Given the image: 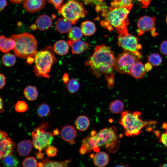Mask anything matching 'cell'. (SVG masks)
<instances>
[{
	"instance_id": "2e32d148",
	"label": "cell",
	"mask_w": 167,
	"mask_h": 167,
	"mask_svg": "<svg viewBox=\"0 0 167 167\" xmlns=\"http://www.w3.org/2000/svg\"><path fill=\"white\" fill-rule=\"evenodd\" d=\"M15 45V41L13 39L2 35L0 36V50L2 53H7L14 50Z\"/></svg>"
},
{
	"instance_id": "e0dca14e",
	"label": "cell",
	"mask_w": 167,
	"mask_h": 167,
	"mask_svg": "<svg viewBox=\"0 0 167 167\" xmlns=\"http://www.w3.org/2000/svg\"><path fill=\"white\" fill-rule=\"evenodd\" d=\"M52 24V20L47 15L42 14L39 15L36 20L38 28L41 31L47 30L50 28Z\"/></svg>"
},
{
	"instance_id": "7402d4cb",
	"label": "cell",
	"mask_w": 167,
	"mask_h": 167,
	"mask_svg": "<svg viewBox=\"0 0 167 167\" xmlns=\"http://www.w3.org/2000/svg\"><path fill=\"white\" fill-rule=\"evenodd\" d=\"M53 49L54 52L57 54L63 56L68 52L69 45L67 42L65 41L60 40L54 44Z\"/></svg>"
},
{
	"instance_id": "681fc988",
	"label": "cell",
	"mask_w": 167,
	"mask_h": 167,
	"mask_svg": "<svg viewBox=\"0 0 167 167\" xmlns=\"http://www.w3.org/2000/svg\"><path fill=\"white\" fill-rule=\"evenodd\" d=\"M34 61V58L33 57H29L27 58V62L28 63L31 64Z\"/></svg>"
},
{
	"instance_id": "b9f144b4",
	"label": "cell",
	"mask_w": 167,
	"mask_h": 167,
	"mask_svg": "<svg viewBox=\"0 0 167 167\" xmlns=\"http://www.w3.org/2000/svg\"><path fill=\"white\" fill-rule=\"evenodd\" d=\"M159 141L167 147V129L160 136Z\"/></svg>"
},
{
	"instance_id": "60d3db41",
	"label": "cell",
	"mask_w": 167,
	"mask_h": 167,
	"mask_svg": "<svg viewBox=\"0 0 167 167\" xmlns=\"http://www.w3.org/2000/svg\"><path fill=\"white\" fill-rule=\"evenodd\" d=\"M49 2L54 6L56 9H58L64 0H48Z\"/></svg>"
},
{
	"instance_id": "d4e9b609",
	"label": "cell",
	"mask_w": 167,
	"mask_h": 167,
	"mask_svg": "<svg viewBox=\"0 0 167 167\" xmlns=\"http://www.w3.org/2000/svg\"><path fill=\"white\" fill-rule=\"evenodd\" d=\"M71 159L62 161H54L49 160L47 158L43 159L41 161L43 167H66L69 165V163Z\"/></svg>"
},
{
	"instance_id": "7a4b0ae2",
	"label": "cell",
	"mask_w": 167,
	"mask_h": 167,
	"mask_svg": "<svg viewBox=\"0 0 167 167\" xmlns=\"http://www.w3.org/2000/svg\"><path fill=\"white\" fill-rule=\"evenodd\" d=\"M114 53L111 47L105 45H98L95 48L93 54L85 62L93 75L100 77L113 72L116 59Z\"/></svg>"
},
{
	"instance_id": "f35d334b",
	"label": "cell",
	"mask_w": 167,
	"mask_h": 167,
	"mask_svg": "<svg viewBox=\"0 0 167 167\" xmlns=\"http://www.w3.org/2000/svg\"><path fill=\"white\" fill-rule=\"evenodd\" d=\"M159 49L163 54L167 56V40L161 42Z\"/></svg>"
},
{
	"instance_id": "d590c367",
	"label": "cell",
	"mask_w": 167,
	"mask_h": 167,
	"mask_svg": "<svg viewBox=\"0 0 167 167\" xmlns=\"http://www.w3.org/2000/svg\"><path fill=\"white\" fill-rule=\"evenodd\" d=\"M28 105L26 103L23 101H18L15 105V109L19 113H23L27 110Z\"/></svg>"
},
{
	"instance_id": "ee69618b",
	"label": "cell",
	"mask_w": 167,
	"mask_h": 167,
	"mask_svg": "<svg viewBox=\"0 0 167 167\" xmlns=\"http://www.w3.org/2000/svg\"><path fill=\"white\" fill-rule=\"evenodd\" d=\"M6 77L3 74L0 73V89L2 88L6 84Z\"/></svg>"
},
{
	"instance_id": "d6986e66",
	"label": "cell",
	"mask_w": 167,
	"mask_h": 167,
	"mask_svg": "<svg viewBox=\"0 0 167 167\" xmlns=\"http://www.w3.org/2000/svg\"><path fill=\"white\" fill-rule=\"evenodd\" d=\"M93 158L94 164L99 167L105 166L108 165L109 162L108 154L104 152H97L94 156Z\"/></svg>"
},
{
	"instance_id": "ba28073f",
	"label": "cell",
	"mask_w": 167,
	"mask_h": 167,
	"mask_svg": "<svg viewBox=\"0 0 167 167\" xmlns=\"http://www.w3.org/2000/svg\"><path fill=\"white\" fill-rule=\"evenodd\" d=\"M49 125L48 122H44L32 132L33 145L38 151L45 150L53 139V134L46 130Z\"/></svg>"
},
{
	"instance_id": "f5cc1de1",
	"label": "cell",
	"mask_w": 167,
	"mask_h": 167,
	"mask_svg": "<svg viewBox=\"0 0 167 167\" xmlns=\"http://www.w3.org/2000/svg\"><path fill=\"white\" fill-rule=\"evenodd\" d=\"M59 130L58 129H56L53 131V135H57L59 133Z\"/></svg>"
},
{
	"instance_id": "cb8c5ba5",
	"label": "cell",
	"mask_w": 167,
	"mask_h": 167,
	"mask_svg": "<svg viewBox=\"0 0 167 167\" xmlns=\"http://www.w3.org/2000/svg\"><path fill=\"white\" fill-rule=\"evenodd\" d=\"M81 29L84 35L90 36L95 33L96 28L93 23L89 21H86L81 23Z\"/></svg>"
},
{
	"instance_id": "e575fe53",
	"label": "cell",
	"mask_w": 167,
	"mask_h": 167,
	"mask_svg": "<svg viewBox=\"0 0 167 167\" xmlns=\"http://www.w3.org/2000/svg\"><path fill=\"white\" fill-rule=\"evenodd\" d=\"M23 167H37L38 163L36 159L32 156L26 158L22 163Z\"/></svg>"
},
{
	"instance_id": "ac0fdd59",
	"label": "cell",
	"mask_w": 167,
	"mask_h": 167,
	"mask_svg": "<svg viewBox=\"0 0 167 167\" xmlns=\"http://www.w3.org/2000/svg\"><path fill=\"white\" fill-rule=\"evenodd\" d=\"M32 143L28 139H25L19 143L17 145V151L21 156H28L31 152L32 148Z\"/></svg>"
},
{
	"instance_id": "484cf974",
	"label": "cell",
	"mask_w": 167,
	"mask_h": 167,
	"mask_svg": "<svg viewBox=\"0 0 167 167\" xmlns=\"http://www.w3.org/2000/svg\"><path fill=\"white\" fill-rule=\"evenodd\" d=\"M24 94L27 100L30 101H34L37 99L38 93L36 88L32 86L29 85L24 89Z\"/></svg>"
},
{
	"instance_id": "52a82bcc",
	"label": "cell",
	"mask_w": 167,
	"mask_h": 167,
	"mask_svg": "<svg viewBox=\"0 0 167 167\" xmlns=\"http://www.w3.org/2000/svg\"><path fill=\"white\" fill-rule=\"evenodd\" d=\"M58 13L64 18L75 24L87 13L84 4L78 0H70L58 9Z\"/></svg>"
},
{
	"instance_id": "277c9868",
	"label": "cell",
	"mask_w": 167,
	"mask_h": 167,
	"mask_svg": "<svg viewBox=\"0 0 167 167\" xmlns=\"http://www.w3.org/2000/svg\"><path fill=\"white\" fill-rule=\"evenodd\" d=\"M141 115V112L138 111L126 110L122 112L118 122L124 128L126 135L131 137L138 135L146 126L156 123L155 121H143Z\"/></svg>"
},
{
	"instance_id": "4316f807",
	"label": "cell",
	"mask_w": 167,
	"mask_h": 167,
	"mask_svg": "<svg viewBox=\"0 0 167 167\" xmlns=\"http://www.w3.org/2000/svg\"><path fill=\"white\" fill-rule=\"evenodd\" d=\"M2 160L3 165L6 167H16L19 165V161L16 156L12 153L4 157Z\"/></svg>"
},
{
	"instance_id": "5b68a950",
	"label": "cell",
	"mask_w": 167,
	"mask_h": 167,
	"mask_svg": "<svg viewBox=\"0 0 167 167\" xmlns=\"http://www.w3.org/2000/svg\"><path fill=\"white\" fill-rule=\"evenodd\" d=\"M15 42L14 52L17 57L27 59L29 57H34L37 49V42L32 34L27 32L13 34L10 37Z\"/></svg>"
},
{
	"instance_id": "30bf717a",
	"label": "cell",
	"mask_w": 167,
	"mask_h": 167,
	"mask_svg": "<svg viewBox=\"0 0 167 167\" xmlns=\"http://www.w3.org/2000/svg\"><path fill=\"white\" fill-rule=\"evenodd\" d=\"M119 46L126 51L133 53L139 58L141 55L139 50L142 48V45L138 43V38L131 33L125 35H119L117 38Z\"/></svg>"
},
{
	"instance_id": "7bdbcfd3",
	"label": "cell",
	"mask_w": 167,
	"mask_h": 167,
	"mask_svg": "<svg viewBox=\"0 0 167 167\" xmlns=\"http://www.w3.org/2000/svg\"><path fill=\"white\" fill-rule=\"evenodd\" d=\"M141 4L142 8H147L149 5L151 0H137Z\"/></svg>"
},
{
	"instance_id": "4dcf8cb0",
	"label": "cell",
	"mask_w": 167,
	"mask_h": 167,
	"mask_svg": "<svg viewBox=\"0 0 167 167\" xmlns=\"http://www.w3.org/2000/svg\"><path fill=\"white\" fill-rule=\"evenodd\" d=\"M36 112L40 117H44L50 114V109L48 104L44 103L38 106L36 109Z\"/></svg>"
},
{
	"instance_id": "3957f363",
	"label": "cell",
	"mask_w": 167,
	"mask_h": 167,
	"mask_svg": "<svg viewBox=\"0 0 167 167\" xmlns=\"http://www.w3.org/2000/svg\"><path fill=\"white\" fill-rule=\"evenodd\" d=\"M117 138V130L115 126L104 128L93 135L84 138L82 141L79 152L82 155L92 150L97 152L99 147L103 146H110L116 141Z\"/></svg>"
},
{
	"instance_id": "bcb514c9",
	"label": "cell",
	"mask_w": 167,
	"mask_h": 167,
	"mask_svg": "<svg viewBox=\"0 0 167 167\" xmlns=\"http://www.w3.org/2000/svg\"><path fill=\"white\" fill-rule=\"evenodd\" d=\"M62 80L63 83L66 84L70 80L68 74L65 73L62 76Z\"/></svg>"
},
{
	"instance_id": "816d5d0a",
	"label": "cell",
	"mask_w": 167,
	"mask_h": 167,
	"mask_svg": "<svg viewBox=\"0 0 167 167\" xmlns=\"http://www.w3.org/2000/svg\"><path fill=\"white\" fill-rule=\"evenodd\" d=\"M13 4H19L21 3L24 0H10Z\"/></svg>"
},
{
	"instance_id": "9c48e42d",
	"label": "cell",
	"mask_w": 167,
	"mask_h": 167,
	"mask_svg": "<svg viewBox=\"0 0 167 167\" xmlns=\"http://www.w3.org/2000/svg\"><path fill=\"white\" fill-rule=\"evenodd\" d=\"M139 58L133 53L128 51L119 54L116 58L114 69L121 74H130L132 67Z\"/></svg>"
},
{
	"instance_id": "7dc6e473",
	"label": "cell",
	"mask_w": 167,
	"mask_h": 167,
	"mask_svg": "<svg viewBox=\"0 0 167 167\" xmlns=\"http://www.w3.org/2000/svg\"><path fill=\"white\" fill-rule=\"evenodd\" d=\"M146 71L149 72L151 71L152 68V65L149 62L146 63L144 65Z\"/></svg>"
},
{
	"instance_id": "5bb4252c",
	"label": "cell",
	"mask_w": 167,
	"mask_h": 167,
	"mask_svg": "<svg viewBox=\"0 0 167 167\" xmlns=\"http://www.w3.org/2000/svg\"><path fill=\"white\" fill-rule=\"evenodd\" d=\"M69 46L72 48V52L73 54H80L87 50L89 45L87 42L81 41H67Z\"/></svg>"
},
{
	"instance_id": "f1b7e54d",
	"label": "cell",
	"mask_w": 167,
	"mask_h": 167,
	"mask_svg": "<svg viewBox=\"0 0 167 167\" xmlns=\"http://www.w3.org/2000/svg\"><path fill=\"white\" fill-rule=\"evenodd\" d=\"M68 32V37L71 41L79 40L82 37L81 28L77 26L71 28Z\"/></svg>"
},
{
	"instance_id": "db71d44e",
	"label": "cell",
	"mask_w": 167,
	"mask_h": 167,
	"mask_svg": "<svg viewBox=\"0 0 167 167\" xmlns=\"http://www.w3.org/2000/svg\"><path fill=\"white\" fill-rule=\"evenodd\" d=\"M161 166L162 167H167V163L165 164L161 165Z\"/></svg>"
},
{
	"instance_id": "8992f818",
	"label": "cell",
	"mask_w": 167,
	"mask_h": 167,
	"mask_svg": "<svg viewBox=\"0 0 167 167\" xmlns=\"http://www.w3.org/2000/svg\"><path fill=\"white\" fill-rule=\"evenodd\" d=\"M51 47L46 49L36 51L34 58V72L38 77L49 78V74L52 65L57 62L56 59L51 50Z\"/></svg>"
},
{
	"instance_id": "44dd1931",
	"label": "cell",
	"mask_w": 167,
	"mask_h": 167,
	"mask_svg": "<svg viewBox=\"0 0 167 167\" xmlns=\"http://www.w3.org/2000/svg\"><path fill=\"white\" fill-rule=\"evenodd\" d=\"M145 71L143 64L141 62H137L132 67L130 74L134 78L139 79L144 76Z\"/></svg>"
},
{
	"instance_id": "9a60e30c",
	"label": "cell",
	"mask_w": 167,
	"mask_h": 167,
	"mask_svg": "<svg viewBox=\"0 0 167 167\" xmlns=\"http://www.w3.org/2000/svg\"><path fill=\"white\" fill-rule=\"evenodd\" d=\"M77 134V132L75 127L69 125L63 126L60 133L62 139L65 141L69 142L74 140Z\"/></svg>"
},
{
	"instance_id": "7c38bea8",
	"label": "cell",
	"mask_w": 167,
	"mask_h": 167,
	"mask_svg": "<svg viewBox=\"0 0 167 167\" xmlns=\"http://www.w3.org/2000/svg\"><path fill=\"white\" fill-rule=\"evenodd\" d=\"M15 146V142L6 133L0 130V160L12 153Z\"/></svg>"
},
{
	"instance_id": "83f0119b",
	"label": "cell",
	"mask_w": 167,
	"mask_h": 167,
	"mask_svg": "<svg viewBox=\"0 0 167 167\" xmlns=\"http://www.w3.org/2000/svg\"><path fill=\"white\" fill-rule=\"evenodd\" d=\"M109 110L113 113H121L124 108L123 102L120 100H116L112 101L109 106Z\"/></svg>"
},
{
	"instance_id": "4fadbf2b",
	"label": "cell",
	"mask_w": 167,
	"mask_h": 167,
	"mask_svg": "<svg viewBox=\"0 0 167 167\" xmlns=\"http://www.w3.org/2000/svg\"><path fill=\"white\" fill-rule=\"evenodd\" d=\"M45 3V0H24L23 4L26 11L35 13L42 9Z\"/></svg>"
},
{
	"instance_id": "ffe728a7",
	"label": "cell",
	"mask_w": 167,
	"mask_h": 167,
	"mask_svg": "<svg viewBox=\"0 0 167 167\" xmlns=\"http://www.w3.org/2000/svg\"><path fill=\"white\" fill-rule=\"evenodd\" d=\"M71 23L68 20L60 18L56 21L55 27L57 31L61 33L68 32L72 28Z\"/></svg>"
},
{
	"instance_id": "836d02e7",
	"label": "cell",
	"mask_w": 167,
	"mask_h": 167,
	"mask_svg": "<svg viewBox=\"0 0 167 167\" xmlns=\"http://www.w3.org/2000/svg\"><path fill=\"white\" fill-rule=\"evenodd\" d=\"M133 0H113L111 3V6H122L132 8Z\"/></svg>"
},
{
	"instance_id": "11a10c76",
	"label": "cell",
	"mask_w": 167,
	"mask_h": 167,
	"mask_svg": "<svg viewBox=\"0 0 167 167\" xmlns=\"http://www.w3.org/2000/svg\"><path fill=\"white\" fill-rule=\"evenodd\" d=\"M166 22L167 23V16H166Z\"/></svg>"
},
{
	"instance_id": "603a6c76",
	"label": "cell",
	"mask_w": 167,
	"mask_h": 167,
	"mask_svg": "<svg viewBox=\"0 0 167 167\" xmlns=\"http://www.w3.org/2000/svg\"><path fill=\"white\" fill-rule=\"evenodd\" d=\"M90 121L88 117L84 115L79 116L75 121L76 128L81 131L86 130L90 125Z\"/></svg>"
},
{
	"instance_id": "1f68e13d",
	"label": "cell",
	"mask_w": 167,
	"mask_h": 167,
	"mask_svg": "<svg viewBox=\"0 0 167 167\" xmlns=\"http://www.w3.org/2000/svg\"><path fill=\"white\" fill-rule=\"evenodd\" d=\"M79 85V82L75 78H73L69 80L66 84V87L70 93H73L78 90Z\"/></svg>"
},
{
	"instance_id": "c3c4849f",
	"label": "cell",
	"mask_w": 167,
	"mask_h": 167,
	"mask_svg": "<svg viewBox=\"0 0 167 167\" xmlns=\"http://www.w3.org/2000/svg\"><path fill=\"white\" fill-rule=\"evenodd\" d=\"M36 156L37 159L41 160L43 158L44 155L41 152L39 151V152L36 154Z\"/></svg>"
},
{
	"instance_id": "74e56055",
	"label": "cell",
	"mask_w": 167,
	"mask_h": 167,
	"mask_svg": "<svg viewBox=\"0 0 167 167\" xmlns=\"http://www.w3.org/2000/svg\"><path fill=\"white\" fill-rule=\"evenodd\" d=\"M45 152L49 157H53L56 155L57 149L54 147L50 146L45 150Z\"/></svg>"
},
{
	"instance_id": "6da1fadb",
	"label": "cell",
	"mask_w": 167,
	"mask_h": 167,
	"mask_svg": "<svg viewBox=\"0 0 167 167\" xmlns=\"http://www.w3.org/2000/svg\"><path fill=\"white\" fill-rule=\"evenodd\" d=\"M96 10L100 13L104 19L100 22L101 26L112 31L114 28L117 32L122 35L127 34L129 24L128 15L131 8L122 6L109 7L104 2L96 6Z\"/></svg>"
},
{
	"instance_id": "f546056e",
	"label": "cell",
	"mask_w": 167,
	"mask_h": 167,
	"mask_svg": "<svg viewBox=\"0 0 167 167\" xmlns=\"http://www.w3.org/2000/svg\"><path fill=\"white\" fill-rule=\"evenodd\" d=\"M2 61L5 66L11 67L14 66L16 63V58L13 54L7 53L2 56Z\"/></svg>"
},
{
	"instance_id": "ab89813d",
	"label": "cell",
	"mask_w": 167,
	"mask_h": 167,
	"mask_svg": "<svg viewBox=\"0 0 167 167\" xmlns=\"http://www.w3.org/2000/svg\"><path fill=\"white\" fill-rule=\"evenodd\" d=\"M83 1L85 3L87 4H93L96 6L100 5L104 2L103 0H80Z\"/></svg>"
},
{
	"instance_id": "f907efd6",
	"label": "cell",
	"mask_w": 167,
	"mask_h": 167,
	"mask_svg": "<svg viewBox=\"0 0 167 167\" xmlns=\"http://www.w3.org/2000/svg\"><path fill=\"white\" fill-rule=\"evenodd\" d=\"M3 101L2 98L0 97V112L2 113L4 111V109L3 108Z\"/></svg>"
},
{
	"instance_id": "d6a6232c",
	"label": "cell",
	"mask_w": 167,
	"mask_h": 167,
	"mask_svg": "<svg viewBox=\"0 0 167 167\" xmlns=\"http://www.w3.org/2000/svg\"><path fill=\"white\" fill-rule=\"evenodd\" d=\"M148 61L152 66H157L161 64L162 59L161 56L158 54L153 53L148 56Z\"/></svg>"
},
{
	"instance_id": "8fae6325",
	"label": "cell",
	"mask_w": 167,
	"mask_h": 167,
	"mask_svg": "<svg viewBox=\"0 0 167 167\" xmlns=\"http://www.w3.org/2000/svg\"><path fill=\"white\" fill-rule=\"evenodd\" d=\"M156 18L148 16L140 17L138 20L137 32L138 35L143 34L145 32L150 31L152 35L155 37L158 35L155 27Z\"/></svg>"
},
{
	"instance_id": "f6af8a7d",
	"label": "cell",
	"mask_w": 167,
	"mask_h": 167,
	"mask_svg": "<svg viewBox=\"0 0 167 167\" xmlns=\"http://www.w3.org/2000/svg\"><path fill=\"white\" fill-rule=\"evenodd\" d=\"M7 4L6 0H0V12L4 10L7 6Z\"/></svg>"
},
{
	"instance_id": "8d00e7d4",
	"label": "cell",
	"mask_w": 167,
	"mask_h": 167,
	"mask_svg": "<svg viewBox=\"0 0 167 167\" xmlns=\"http://www.w3.org/2000/svg\"><path fill=\"white\" fill-rule=\"evenodd\" d=\"M114 74L113 72L105 75V77L107 81L108 88L110 89L113 88L114 85Z\"/></svg>"
}]
</instances>
